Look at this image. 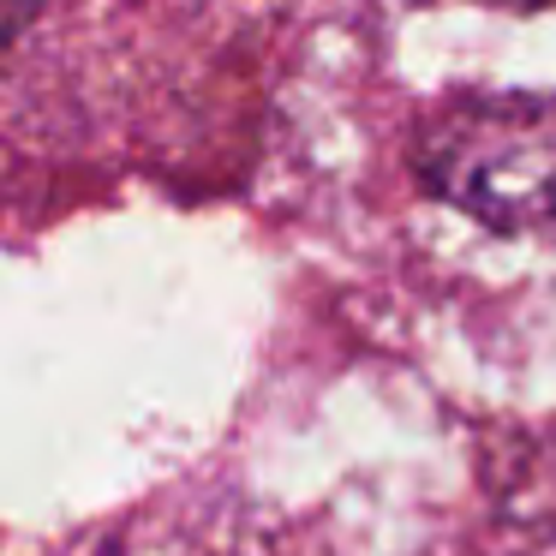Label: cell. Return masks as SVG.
Listing matches in <instances>:
<instances>
[{
    "instance_id": "cell-1",
    "label": "cell",
    "mask_w": 556,
    "mask_h": 556,
    "mask_svg": "<svg viewBox=\"0 0 556 556\" xmlns=\"http://www.w3.org/2000/svg\"><path fill=\"white\" fill-rule=\"evenodd\" d=\"M419 168L491 228L556 222V97H479L425 132Z\"/></svg>"
},
{
    "instance_id": "cell-2",
    "label": "cell",
    "mask_w": 556,
    "mask_h": 556,
    "mask_svg": "<svg viewBox=\"0 0 556 556\" xmlns=\"http://www.w3.org/2000/svg\"><path fill=\"white\" fill-rule=\"evenodd\" d=\"M30 7H37V0H0V42H7L18 25H25V18H30Z\"/></svg>"
},
{
    "instance_id": "cell-3",
    "label": "cell",
    "mask_w": 556,
    "mask_h": 556,
    "mask_svg": "<svg viewBox=\"0 0 556 556\" xmlns=\"http://www.w3.org/2000/svg\"><path fill=\"white\" fill-rule=\"evenodd\" d=\"M503 7H539V0H503Z\"/></svg>"
}]
</instances>
